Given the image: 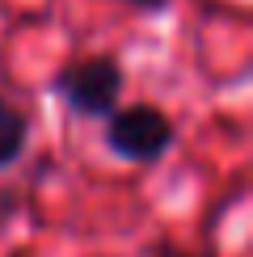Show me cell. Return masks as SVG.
<instances>
[{
    "label": "cell",
    "instance_id": "cell-1",
    "mask_svg": "<svg viewBox=\"0 0 253 257\" xmlns=\"http://www.w3.org/2000/svg\"><path fill=\"white\" fill-rule=\"evenodd\" d=\"M122 84H126V72L114 55H80V59L63 63L47 80V89H51V97L63 101V110L72 118L101 122L122 105Z\"/></svg>",
    "mask_w": 253,
    "mask_h": 257
},
{
    "label": "cell",
    "instance_id": "cell-5",
    "mask_svg": "<svg viewBox=\"0 0 253 257\" xmlns=\"http://www.w3.org/2000/svg\"><path fill=\"white\" fill-rule=\"evenodd\" d=\"M165 257H190V253H165Z\"/></svg>",
    "mask_w": 253,
    "mask_h": 257
},
{
    "label": "cell",
    "instance_id": "cell-4",
    "mask_svg": "<svg viewBox=\"0 0 253 257\" xmlns=\"http://www.w3.org/2000/svg\"><path fill=\"white\" fill-rule=\"evenodd\" d=\"M122 5H131V9H140V13H165L173 0H122Z\"/></svg>",
    "mask_w": 253,
    "mask_h": 257
},
{
    "label": "cell",
    "instance_id": "cell-3",
    "mask_svg": "<svg viewBox=\"0 0 253 257\" xmlns=\"http://www.w3.org/2000/svg\"><path fill=\"white\" fill-rule=\"evenodd\" d=\"M30 135H34V118H30V110L0 93V173L13 169L17 160L26 156Z\"/></svg>",
    "mask_w": 253,
    "mask_h": 257
},
{
    "label": "cell",
    "instance_id": "cell-2",
    "mask_svg": "<svg viewBox=\"0 0 253 257\" xmlns=\"http://www.w3.org/2000/svg\"><path fill=\"white\" fill-rule=\"evenodd\" d=\"M101 144L126 165H156L173 152L177 122L152 101H126L110 118H101Z\"/></svg>",
    "mask_w": 253,
    "mask_h": 257
}]
</instances>
